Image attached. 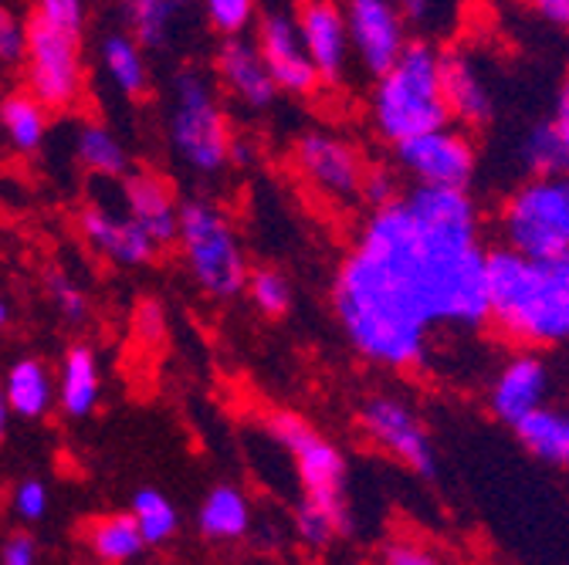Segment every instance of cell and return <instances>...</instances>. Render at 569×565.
Returning <instances> with one entry per match:
<instances>
[{"instance_id": "obj_8", "label": "cell", "mask_w": 569, "mask_h": 565, "mask_svg": "<svg viewBox=\"0 0 569 565\" xmlns=\"http://www.w3.org/2000/svg\"><path fill=\"white\" fill-rule=\"evenodd\" d=\"M393 153H397V167L413 183H427V186L468 190L478 173V147L471 132L451 122L400 139V143H393Z\"/></svg>"}, {"instance_id": "obj_23", "label": "cell", "mask_w": 569, "mask_h": 565, "mask_svg": "<svg viewBox=\"0 0 569 565\" xmlns=\"http://www.w3.org/2000/svg\"><path fill=\"white\" fill-rule=\"evenodd\" d=\"M197 528L213 545H234L251 532V505L234 484H213L197 512Z\"/></svg>"}, {"instance_id": "obj_29", "label": "cell", "mask_w": 569, "mask_h": 565, "mask_svg": "<svg viewBox=\"0 0 569 565\" xmlns=\"http://www.w3.org/2000/svg\"><path fill=\"white\" fill-rule=\"evenodd\" d=\"M519 163L529 176L569 173V143L552 119L526 129V135L519 139Z\"/></svg>"}, {"instance_id": "obj_19", "label": "cell", "mask_w": 569, "mask_h": 565, "mask_svg": "<svg viewBox=\"0 0 569 565\" xmlns=\"http://www.w3.org/2000/svg\"><path fill=\"white\" fill-rule=\"evenodd\" d=\"M116 8L142 51H167L193 18L197 0H116Z\"/></svg>"}, {"instance_id": "obj_21", "label": "cell", "mask_w": 569, "mask_h": 565, "mask_svg": "<svg viewBox=\"0 0 569 565\" xmlns=\"http://www.w3.org/2000/svg\"><path fill=\"white\" fill-rule=\"evenodd\" d=\"M102 400V370L96 349L79 342L64 352L61 373H58V406L71 420H86L96 413Z\"/></svg>"}, {"instance_id": "obj_25", "label": "cell", "mask_w": 569, "mask_h": 565, "mask_svg": "<svg viewBox=\"0 0 569 565\" xmlns=\"http://www.w3.org/2000/svg\"><path fill=\"white\" fill-rule=\"evenodd\" d=\"M0 386H4L11 413L21 420H41L54 403V376L34 356L11 363V370L4 373V383Z\"/></svg>"}, {"instance_id": "obj_15", "label": "cell", "mask_w": 569, "mask_h": 565, "mask_svg": "<svg viewBox=\"0 0 569 565\" xmlns=\"http://www.w3.org/2000/svg\"><path fill=\"white\" fill-rule=\"evenodd\" d=\"M119 183H122V210L157 241V248L177 244L180 203L173 183L157 170H126Z\"/></svg>"}, {"instance_id": "obj_14", "label": "cell", "mask_w": 569, "mask_h": 565, "mask_svg": "<svg viewBox=\"0 0 569 565\" xmlns=\"http://www.w3.org/2000/svg\"><path fill=\"white\" fill-rule=\"evenodd\" d=\"M79 231L96 254L119 268H142L157 258V241L142 231L126 210H112L106 203H89L79 214Z\"/></svg>"}, {"instance_id": "obj_39", "label": "cell", "mask_w": 569, "mask_h": 565, "mask_svg": "<svg viewBox=\"0 0 569 565\" xmlns=\"http://www.w3.org/2000/svg\"><path fill=\"white\" fill-rule=\"evenodd\" d=\"M21 58H24V21L8 4H0V64L18 68Z\"/></svg>"}, {"instance_id": "obj_43", "label": "cell", "mask_w": 569, "mask_h": 565, "mask_svg": "<svg viewBox=\"0 0 569 565\" xmlns=\"http://www.w3.org/2000/svg\"><path fill=\"white\" fill-rule=\"evenodd\" d=\"M407 24H427L438 11V0H393Z\"/></svg>"}, {"instance_id": "obj_9", "label": "cell", "mask_w": 569, "mask_h": 565, "mask_svg": "<svg viewBox=\"0 0 569 565\" xmlns=\"http://www.w3.org/2000/svg\"><path fill=\"white\" fill-rule=\"evenodd\" d=\"M356 416H360V427L373 447H380L383 454H390L393 461H400L420 477H435L438 457H435L431 434H427L423 420L407 400L393 393H377L363 400Z\"/></svg>"}, {"instance_id": "obj_44", "label": "cell", "mask_w": 569, "mask_h": 565, "mask_svg": "<svg viewBox=\"0 0 569 565\" xmlns=\"http://www.w3.org/2000/svg\"><path fill=\"white\" fill-rule=\"evenodd\" d=\"M254 160H258L254 139H244V135H231V147H228V167L248 170V167H251Z\"/></svg>"}, {"instance_id": "obj_7", "label": "cell", "mask_w": 569, "mask_h": 565, "mask_svg": "<svg viewBox=\"0 0 569 565\" xmlns=\"http://www.w3.org/2000/svg\"><path fill=\"white\" fill-rule=\"evenodd\" d=\"M24 85L51 112L76 109L86 89L82 72V34L61 31L38 14L24 21Z\"/></svg>"}, {"instance_id": "obj_40", "label": "cell", "mask_w": 569, "mask_h": 565, "mask_svg": "<svg viewBox=\"0 0 569 565\" xmlns=\"http://www.w3.org/2000/svg\"><path fill=\"white\" fill-rule=\"evenodd\" d=\"M380 562H387V565H435L438 555L427 545H420L417 538H390L380 548Z\"/></svg>"}, {"instance_id": "obj_32", "label": "cell", "mask_w": 569, "mask_h": 565, "mask_svg": "<svg viewBox=\"0 0 569 565\" xmlns=\"http://www.w3.org/2000/svg\"><path fill=\"white\" fill-rule=\"evenodd\" d=\"M244 289H248L251 305H254L264 319H281V315H289L292 299H296L289 274H284L281 268H271V264L251 268V271H248V281H244Z\"/></svg>"}, {"instance_id": "obj_37", "label": "cell", "mask_w": 569, "mask_h": 565, "mask_svg": "<svg viewBox=\"0 0 569 565\" xmlns=\"http://www.w3.org/2000/svg\"><path fill=\"white\" fill-rule=\"evenodd\" d=\"M11 505H14V515L21 518V522H41L44 515H48V505H51V498H48V487L38 481V477H28V481H21L18 487H14V494H11Z\"/></svg>"}, {"instance_id": "obj_5", "label": "cell", "mask_w": 569, "mask_h": 565, "mask_svg": "<svg viewBox=\"0 0 569 565\" xmlns=\"http://www.w3.org/2000/svg\"><path fill=\"white\" fill-rule=\"evenodd\" d=\"M177 244L183 251V264L197 289L218 302L238 299L248 281V258L241 238L221 206L210 200H183L177 221Z\"/></svg>"}, {"instance_id": "obj_33", "label": "cell", "mask_w": 569, "mask_h": 565, "mask_svg": "<svg viewBox=\"0 0 569 565\" xmlns=\"http://www.w3.org/2000/svg\"><path fill=\"white\" fill-rule=\"evenodd\" d=\"M44 292H48V302L54 305V312H58V319L64 325L79 329V325H86L92 319V305H89L86 289L76 285L68 271L48 268V274H44Z\"/></svg>"}, {"instance_id": "obj_3", "label": "cell", "mask_w": 569, "mask_h": 565, "mask_svg": "<svg viewBox=\"0 0 569 565\" xmlns=\"http://www.w3.org/2000/svg\"><path fill=\"white\" fill-rule=\"evenodd\" d=\"M370 119L383 143H400L417 132L451 122L441 89V48L427 38H410L397 61L377 75L370 95Z\"/></svg>"}, {"instance_id": "obj_31", "label": "cell", "mask_w": 569, "mask_h": 565, "mask_svg": "<svg viewBox=\"0 0 569 565\" xmlns=\"http://www.w3.org/2000/svg\"><path fill=\"white\" fill-rule=\"evenodd\" d=\"M296 535L309 552H326L332 542L349 535V508H329L312 498H302L296 508Z\"/></svg>"}, {"instance_id": "obj_2", "label": "cell", "mask_w": 569, "mask_h": 565, "mask_svg": "<svg viewBox=\"0 0 569 565\" xmlns=\"http://www.w3.org/2000/svg\"><path fill=\"white\" fill-rule=\"evenodd\" d=\"M488 325L519 349L569 342V278L559 261H536L498 244L485 254Z\"/></svg>"}, {"instance_id": "obj_35", "label": "cell", "mask_w": 569, "mask_h": 565, "mask_svg": "<svg viewBox=\"0 0 569 565\" xmlns=\"http://www.w3.org/2000/svg\"><path fill=\"white\" fill-rule=\"evenodd\" d=\"M34 14L61 31H86V0H34Z\"/></svg>"}, {"instance_id": "obj_42", "label": "cell", "mask_w": 569, "mask_h": 565, "mask_svg": "<svg viewBox=\"0 0 569 565\" xmlns=\"http://www.w3.org/2000/svg\"><path fill=\"white\" fill-rule=\"evenodd\" d=\"M529 8L556 31L569 34V0H529Z\"/></svg>"}, {"instance_id": "obj_48", "label": "cell", "mask_w": 569, "mask_h": 565, "mask_svg": "<svg viewBox=\"0 0 569 565\" xmlns=\"http://www.w3.org/2000/svg\"><path fill=\"white\" fill-rule=\"evenodd\" d=\"M559 264H562V271H566V278H569V254H562V258H559Z\"/></svg>"}, {"instance_id": "obj_18", "label": "cell", "mask_w": 569, "mask_h": 565, "mask_svg": "<svg viewBox=\"0 0 569 565\" xmlns=\"http://www.w3.org/2000/svg\"><path fill=\"white\" fill-rule=\"evenodd\" d=\"M441 89L451 119H458L465 129H481L495 119L491 82L478 68V58L471 51L465 48L441 51Z\"/></svg>"}, {"instance_id": "obj_26", "label": "cell", "mask_w": 569, "mask_h": 565, "mask_svg": "<svg viewBox=\"0 0 569 565\" xmlns=\"http://www.w3.org/2000/svg\"><path fill=\"white\" fill-rule=\"evenodd\" d=\"M51 112L24 89V92H8L0 99V129H4L8 143L14 153H38L48 139Z\"/></svg>"}, {"instance_id": "obj_38", "label": "cell", "mask_w": 569, "mask_h": 565, "mask_svg": "<svg viewBox=\"0 0 569 565\" xmlns=\"http://www.w3.org/2000/svg\"><path fill=\"white\" fill-rule=\"evenodd\" d=\"M132 335L142 342V345H160L167 339V312L160 302L147 299L132 309Z\"/></svg>"}, {"instance_id": "obj_6", "label": "cell", "mask_w": 569, "mask_h": 565, "mask_svg": "<svg viewBox=\"0 0 569 565\" xmlns=\"http://www.w3.org/2000/svg\"><path fill=\"white\" fill-rule=\"evenodd\" d=\"M498 234L506 248L536 261L569 254V173L522 180L502 203Z\"/></svg>"}, {"instance_id": "obj_20", "label": "cell", "mask_w": 569, "mask_h": 565, "mask_svg": "<svg viewBox=\"0 0 569 565\" xmlns=\"http://www.w3.org/2000/svg\"><path fill=\"white\" fill-rule=\"evenodd\" d=\"M296 461L299 481H302V498H312L329 508H346V481H349V464L346 454L326 441L319 431L289 454Z\"/></svg>"}, {"instance_id": "obj_41", "label": "cell", "mask_w": 569, "mask_h": 565, "mask_svg": "<svg viewBox=\"0 0 569 565\" xmlns=\"http://www.w3.org/2000/svg\"><path fill=\"white\" fill-rule=\"evenodd\" d=\"M41 558V542L31 532H14L0 545V562L4 565H34Z\"/></svg>"}, {"instance_id": "obj_47", "label": "cell", "mask_w": 569, "mask_h": 565, "mask_svg": "<svg viewBox=\"0 0 569 565\" xmlns=\"http://www.w3.org/2000/svg\"><path fill=\"white\" fill-rule=\"evenodd\" d=\"M11 325V305L8 299H0V329H8Z\"/></svg>"}, {"instance_id": "obj_30", "label": "cell", "mask_w": 569, "mask_h": 565, "mask_svg": "<svg viewBox=\"0 0 569 565\" xmlns=\"http://www.w3.org/2000/svg\"><path fill=\"white\" fill-rule=\"evenodd\" d=\"M129 515L139 525V535L147 542V548H160L167 542H173V535L180 532V512L177 505L167 498L163 491L157 487H139L132 494V505Z\"/></svg>"}, {"instance_id": "obj_10", "label": "cell", "mask_w": 569, "mask_h": 565, "mask_svg": "<svg viewBox=\"0 0 569 565\" xmlns=\"http://www.w3.org/2000/svg\"><path fill=\"white\" fill-rule=\"evenodd\" d=\"M296 170L302 180L332 203L360 200L363 157L352 143L332 132H306L296 143Z\"/></svg>"}, {"instance_id": "obj_24", "label": "cell", "mask_w": 569, "mask_h": 565, "mask_svg": "<svg viewBox=\"0 0 569 565\" xmlns=\"http://www.w3.org/2000/svg\"><path fill=\"white\" fill-rule=\"evenodd\" d=\"M516 441L542 464L569 467V413L549 403L536 406L516 423Z\"/></svg>"}, {"instance_id": "obj_13", "label": "cell", "mask_w": 569, "mask_h": 565, "mask_svg": "<svg viewBox=\"0 0 569 565\" xmlns=\"http://www.w3.org/2000/svg\"><path fill=\"white\" fill-rule=\"evenodd\" d=\"M549 393H552L549 363L536 349H519L516 356L495 373L488 386V410L498 423L516 427L526 413L549 403Z\"/></svg>"}, {"instance_id": "obj_36", "label": "cell", "mask_w": 569, "mask_h": 565, "mask_svg": "<svg viewBox=\"0 0 569 565\" xmlns=\"http://www.w3.org/2000/svg\"><path fill=\"white\" fill-rule=\"evenodd\" d=\"M400 180L393 170H383V167H373V170H363V180H360V200L370 206V210H380L393 200H400Z\"/></svg>"}, {"instance_id": "obj_16", "label": "cell", "mask_w": 569, "mask_h": 565, "mask_svg": "<svg viewBox=\"0 0 569 565\" xmlns=\"http://www.w3.org/2000/svg\"><path fill=\"white\" fill-rule=\"evenodd\" d=\"M213 68H218V82L228 89V95L238 99L244 109L264 112L274 105L278 85L268 72L254 38H244V34L224 38L218 48V58H213Z\"/></svg>"}, {"instance_id": "obj_46", "label": "cell", "mask_w": 569, "mask_h": 565, "mask_svg": "<svg viewBox=\"0 0 569 565\" xmlns=\"http://www.w3.org/2000/svg\"><path fill=\"white\" fill-rule=\"evenodd\" d=\"M11 406H8V396H4V386H0V444H4L8 431H11Z\"/></svg>"}, {"instance_id": "obj_28", "label": "cell", "mask_w": 569, "mask_h": 565, "mask_svg": "<svg viewBox=\"0 0 569 565\" xmlns=\"http://www.w3.org/2000/svg\"><path fill=\"white\" fill-rule=\"evenodd\" d=\"M86 548L99 562L122 565V562H132L147 552V542H142V535H139L136 518L129 512H122V515L92 518L86 528Z\"/></svg>"}, {"instance_id": "obj_27", "label": "cell", "mask_w": 569, "mask_h": 565, "mask_svg": "<svg viewBox=\"0 0 569 565\" xmlns=\"http://www.w3.org/2000/svg\"><path fill=\"white\" fill-rule=\"evenodd\" d=\"M71 153H76V163L102 180H119L129 170V153L116 139L112 129L99 125V122H82L76 129V139H71Z\"/></svg>"}, {"instance_id": "obj_1", "label": "cell", "mask_w": 569, "mask_h": 565, "mask_svg": "<svg viewBox=\"0 0 569 565\" xmlns=\"http://www.w3.org/2000/svg\"><path fill=\"white\" fill-rule=\"evenodd\" d=\"M485 254L478 203L461 186L413 183L370 210L332 285L349 345L407 373L427 363L438 329L488 325Z\"/></svg>"}, {"instance_id": "obj_34", "label": "cell", "mask_w": 569, "mask_h": 565, "mask_svg": "<svg viewBox=\"0 0 569 565\" xmlns=\"http://www.w3.org/2000/svg\"><path fill=\"white\" fill-rule=\"evenodd\" d=\"M207 24L221 38L244 34L258 21V0H200Z\"/></svg>"}, {"instance_id": "obj_4", "label": "cell", "mask_w": 569, "mask_h": 565, "mask_svg": "<svg viewBox=\"0 0 569 565\" xmlns=\"http://www.w3.org/2000/svg\"><path fill=\"white\" fill-rule=\"evenodd\" d=\"M231 122L210 79L193 64H183L170 79L167 143L170 153L197 176H218L228 167Z\"/></svg>"}, {"instance_id": "obj_11", "label": "cell", "mask_w": 569, "mask_h": 565, "mask_svg": "<svg viewBox=\"0 0 569 565\" xmlns=\"http://www.w3.org/2000/svg\"><path fill=\"white\" fill-rule=\"evenodd\" d=\"M254 44L268 64V72L278 85V92L284 95H312L319 89V72L299 38V24L296 18L281 14V11H268L254 21Z\"/></svg>"}, {"instance_id": "obj_12", "label": "cell", "mask_w": 569, "mask_h": 565, "mask_svg": "<svg viewBox=\"0 0 569 565\" xmlns=\"http://www.w3.org/2000/svg\"><path fill=\"white\" fill-rule=\"evenodd\" d=\"M346 28H349V48L373 79L387 72L403 51V44L410 41L407 21L400 18L393 0H349Z\"/></svg>"}, {"instance_id": "obj_17", "label": "cell", "mask_w": 569, "mask_h": 565, "mask_svg": "<svg viewBox=\"0 0 569 565\" xmlns=\"http://www.w3.org/2000/svg\"><path fill=\"white\" fill-rule=\"evenodd\" d=\"M299 38L316 64L322 82H339L349 64V28H346V8L336 0H306L299 18Z\"/></svg>"}, {"instance_id": "obj_45", "label": "cell", "mask_w": 569, "mask_h": 565, "mask_svg": "<svg viewBox=\"0 0 569 565\" xmlns=\"http://www.w3.org/2000/svg\"><path fill=\"white\" fill-rule=\"evenodd\" d=\"M552 122L559 125L562 139L569 143V75H566V82H562V89H559V95H556V112H552Z\"/></svg>"}, {"instance_id": "obj_22", "label": "cell", "mask_w": 569, "mask_h": 565, "mask_svg": "<svg viewBox=\"0 0 569 565\" xmlns=\"http://www.w3.org/2000/svg\"><path fill=\"white\" fill-rule=\"evenodd\" d=\"M99 64L106 82L129 102H139L150 92V61L147 51L129 31H109L99 44Z\"/></svg>"}]
</instances>
